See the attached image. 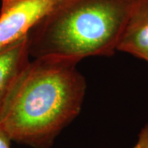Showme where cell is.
<instances>
[{
    "instance_id": "1",
    "label": "cell",
    "mask_w": 148,
    "mask_h": 148,
    "mask_svg": "<svg viewBox=\"0 0 148 148\" xmlns=\"http://www.w3.org/2000/svg\"><path fill=\"white\" fill-rule=\"evenodd\" d=\"M78 63L55 57L31 60L0 115L12 142L51 148L78 116L86 89Z\"/></svg>"
},
{
    "instance_id": "2",
    "label": "cell",
    "mask_w": 148,
    "mask_h": 148,
    "mask_svg": "<svg viewBox=\"0 0 148 148\" xmlns=\"http://www.w3.org/2000/svg\"><path fill=\"white\" fill-rule=\"evenodd\" d=\"M142 0H59L27 34L32 58L110 57Z\"/></svg>"
},
{
    "instance_id": "3",
    "label": "cell",
    "mask_w": 148,
    "mask_h": 148,
    "mask_svg": "<svg viewBox=\"0 0 148 148\" xmlns=\"http://www.w3.org/2000/svg\"><path fill=\"white\" fill-rule=\"evenodd\" d=\"M59 0H2L0 49L26 37Z\"/></svg>"
},
{
    "instance_id": "4",
    "label": "cell",
    "mask_w": 148,
    "mask_h": 148,
    "mask_svg": "<svg viewBox=\"0 0 148 148\" xmlns=\"http://www.w3.org/2000/svg\"><path fill=\"white\" fill-rule=\"evenodd\" d=\"M30 58L27 36L0 49V115Z\"/></svg>"
},
{
    "instance_id": "5",
    "label": "cell",
    "mask_w": 148,
    "mask_h": 148,
    "mask_svg": "<svg viewBox=\"0 0 148 148\" xmlns=\"http://www.w3.org/2000/svg\"><path fill=\"white\" fill-rule=\"evenodd\" d=\"M117 51L148 63V0H142L133 11L118 43Z\"/></svg>"
},
{
    "instance_id": "6",
    "label": "cell",
    "mask_w": 148,
    "mask_h": 148,
    "mask_svg": "<svg viewBox=\"0 0 148 148\" xmlns=\"http://www.w3.org/2000/svg\"><path fill=\"white\" fill-rule=\"evenodd\" d=\"M132 148H148V123L141 129L138 142Z\"/></svg>"
},
{
    "instance_id": "7",
    "label": "cell",
    "mask_w": 148,
    "mask_h": 148,
    "mask_svg": "<svg viewBox=\"0 0 148 148\" xmlns=\"http://www.w3.org/2000/svg\"><path fill=\"white\" fill-rule=\"evenodd\" d=\"M12 140L0 124V148H11Z\"/></svg>"
}]
</instances>
